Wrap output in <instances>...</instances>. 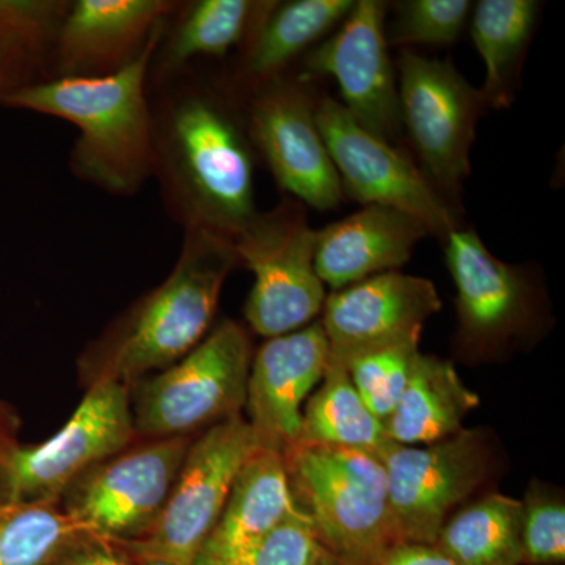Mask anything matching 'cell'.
Listing matches in <instances>:
<instances>
[{
    "instance_id": "obj_36",
    "label": "cell",
    "mask_w": 565,
    "mask_h": 565,
    "mask_svg": "<svg viewBox=\"0 0 565 565\" xmlns=\"http://www.w3.org/2000/svg\"><path fill=\"white\" fill-rule=\"evenodd\" d=\"M25 63L28 61H21V58L0 57V99L6 93L20 85L17 79Z\"/></svg>"
},
{
    "instance_id": "obj_37",
    "label": "cell",
    "mask_w": 565,
    "mask_h": 565,
    "mask_svg": "<svg viewBox=\"0 0 565 565\" xmlns=\"http://www.w3.org/2000/svg\"><path fill=\"white\" fill-rule=\"evenodd\" d=\"M321 565H344V564L340 563V561L334 559V557L330 556L329 553H327V556L323 557Z\"/></svg>"
},
{
    "instance_id": "obj_32",
    "label": "cell",
    "mask_w": 565,
    "mask_h": 565,
    "mask_svg": "<svg viewBox=\"0 0 565 565\" xmlns=\"http://www.w3.org/2000/svg\"><path fill=\"white\" fill-rule=\"evenodd\" d=\"M66 3L0 0V57L32 61L52 43Z\"/></svg>"
},
{
    "instance_id": "obj_13",
    "label": "cell",
    "mask_w": 565,
    "mask_h": 565,
    "mask_svg": "<svg viewBox=\"0 0 565 565\" xmlns=\"http://www.w3.org/2000/svg\"><path fill=\"white\" fill-rule=\"evenodd\" d=\"M403 128L427 174L441 191L457 193L471 172L476 122L484 111L481 93L451 62L404 51L399 58Z\"/></svg>"
},
{
    "instance_id": "obj_2",
    "label": "cell",
    "mask_w": 565,
    "mask_h": 565,
    "mask_svg": "<svg viewBox=\"0 0 565 565\" xmlns=\"http://www.w3.org/2000/svg\"><path fill=\"white\" fill-rule=\"evenodd\" d=\"M163 31L166 24L121 68L21 84L0 102L73 122L79 129L71 154L74 172L104 191L131 195L154 173V115L145 85Z\"/></svg>"
},
{
    "instance_id": "obj_22",
    "label": "cell",
    "mask_w": 565,
    "mask_h": 565,
    "mask_svg": "<svg viewBox=\"0 0 565 565\" xmlns=\"http://www.w3.org/2000/svg\"><path fill=\"white\" fill-rule=\"evenodd\" d=\"M353 3L352 0L264 2L245 40V81L256 88L280 77L297 55L345 20Z\"/></svg>"
},
{
    "instance_id": "obj_17",
    "label": "cell",
    "mask_w": 565,
    "mask_h": 565,
    "mask_svg": "<svg viewBox=\"0 0 565 565\" xmlns=\"http://www.w3.org/2000/svg\"><path fill=\"white\" fill-rule=\"evenodd\" d=\"M329 360L321 322L269 338L256 352L245 408L259 448L285 455L299 444L303 401L322 381Z\"/></svg>"
},
{
    "instance_id": "obj_8",
    "label": "cell",
    "mask_w": 565,
    "mask_h": 565,
    "mask_svg": "<svg viewBox=\"0 0 565 565\" xmlns=\"http://www.w3.org/2000/svg\"><path fill=\"white\" fill-rule=\"evenodd\" d=\"M259 448L243 415L192 440L162 514L150 533L120 544L140 565H195L245 460Z\"/></svg>"
},
{
    "instance_id": "obj_15",
    "label": "cell",
    "mask_w": 565,
    "mask_h": 565,
    "mask_svg": "<svg viewBox=\"0 0 565 565\" xmlns=\"http://www.w3.org/2000/svg\"><path fill=\"white\" fill-rule=\"evenodd\" d=\"M385 2L353 3L340 31L305 58L300 79L330 76L340 85L345 110L386 141L403 132L399 92L386 43Z\"/></svg>"
},
{
    "instance_id": "obj_30",
    "label": "cell",
    "mask_w": 565,
    "mask_h": 565,
    "mask_svg": "<svg viewBox=\"0 0 565 565\" xmlns=\"http://www.w3.org/2000/svg\"><path fill=\"white\" fill-rule=\"evenodd\" d=\"M326 550L302 508L233 555L203 565H321Z\"/></svg>"
},
{
    "instance_id": "obj_6",
    "label": "cell",
    "mask_w": 565,
    "mask_h": 565,
    "mask_svg": "<svg viewBox=\"0 0 565 565\" xmlns=\"http://www.w3.org/2000/svg\"><path fill=\"white\" fill-rule=\"evenodd\" d=\"M136 438L128 386L93 379L79 407L50 440L18 444L0 457V503L61 504L77 478Z\"/></svg>"
},
{
    "instance_id": "obj_34",
    "label": "cell",
    "mask_w": 565,
    "mask_h": 565,
    "mask_svg": "<svg viewBox=\"0 0 565 565\" xmlns=\"http://www.w3.org/2000/svg\"><path fill=\"white\" fill-rule=\"evenodd\" d=\"M381 565H455L434 545L397 544L390 550Z\"/></svg>"
},
{
    "instance_id": "obj_23",
    "label": "cell",
    "mask_w": 565,
    "mask_h": 565,
    "mask_svg": "<svg viewBox=\"0 0 565 565\" xmlns=\"http://www.w3.org/2000/svg\"><path fill=\"white\" fill-rule=\"evenodd\" d=\"M433 545L455 565H522V501L482 494L446 520Z\"/></svg>"
},
{
    "instance_id": "obj_25",
    "label": "cell",
    "mask_w": 565,
    "mask_h": 565,
    "mask_svg": "<svg viewBox=\"0 0 565 565\" xmlns=\"http://www.w3.org/2000/svg\"><path fill=\"white\" fill-rule=\"evenodd\" d=\"M537 14L539 2L533 0H481L475 7L471 39L486 65L484 85L479 90L486 106H511Z\"/></svg>"
},
{
    "instance_id": "obj_11",
    "label": "cell",
    "mask_w": 565,
    "mask_h": 565,
    "mask_svg": "<svg viewBox=\"0 0 565 565\" xmlns=\"http://www.w3.org/2000/svg\"><path fill=\"white\" fill-rule=\"evenodd\" d=\"M191 444V437H170L128 446L68 487L63 512L82 533L139 541L162 514Z\"/></svg>"
},
{
    "instance_id": "obj_33",
    "label": "cell",
    "mask_w": 565,
    "mask_h": 565,
    "mask_svg": "<svg viewBox=\"0 0 565 565\" xmlns=\"http://www.w3.org/2000/svg\"><path fill=\"white\" fill-rule=\"evenodd\" d=\"M50 565H140L118 542L81 533Z\"/></svg>"
},
{
    "instance_id": "obj_14",
    "label": "cell",
    "mask_w": 565,
    "mask_h": 565,
    "mask_svg": "<svg viewBox=\"0 0 565 565\" xmlns=\"http://www.w3.org/2000/svg\"><path fill=\"white\" fill-rule=\"evenodd\" d=\"M316 106L305 81L280 76L255 88L245 128L282 191L303 206L332 211L344 195L316 121Z\"/></svg>"
},
{
    "instance_id": "obj_20",
    "label": "cell",
    "mask_w": 565,
    "mask_h": 565,
    "mask_svg": "<svg viewBox=\"0 0 565 565\" xmlns=\"http://www.w3.org/2000/svg\"><path fill=\"white\" fill-rule=\"evenodd\" d=\"M299 509L285 457L273 449H256L234 478L221 519L203 545L195 565L233 555L269 533Z\"/></svg>"
},
{
    "instance_id": "obj_35",
    "label": "cell",
    "mask_w": 565,
    "mask_h": 565,
    "mask_svg": "<svg viewBox=\"0 0 565 565\" xmlns=\"http://www.w3.org/2000/svg\"><path fill=\"white\" fill-rule=\"evenodd\" d=\"M17 430V415L6 404L0 403V457L18 445Z\"/></svg>"
},
{
    "instance_id": "obj_29",
    "label": "cell",
    "mask_w": 565,
    "mask_h": 565,
    "mask_svg": "<svg viewBox=\"0 0 565 565\" xmlns=\"http://www.w3.org/2000/svg\"><path fill=\"white\" fill-rule=\"evenodd\" d=\"M525 565H563L565 561L564 494L544 482H531L522 501Z\"/></svg>"
},
{
    "instance_id": "obj_12",
    "label": "cell",
    "mask_w": 565,
    "mask_h": 565,
    "mask_svg": "<svg viewBox=\"0 0 565 565\" xmlns=\"http://www.w3.org/2000/svg\"><path fill=\"white\" fill-rule=\"evenodd\" d=\"M316 121L343 195L363 206L393 207L418 218L434 236L457 230V217L411 158L364 129L337 99L316 106Z\"/></svg>"
},
{
    "instance_id": "obj_5",
    "label": "cell",
    "mask_w": 565,
    "mask_h": 565,
    "mask_svg": "<svg viewBox=\"0 0 565 565\" xmlns=\"http://www.w3.org/2000/svg\"><path fill=\"white\" fill-rule=\"evenodd\" d=\"M252 341L223 321L172 366L137 382L131 404L137 435L191 437L241 416L247 401Z\"/></svg>"
},
{
    "instance_id": "obj_18",
    "label": "cell",
    "mask_w": 565,
    "mask_h": 565,
    "mask_svg": "<svg viewBox=\"0 0 565 565\" xmlns=\"http://www.w3.org/2000/svg\"><path fill=\"white\" fill-rule=\"evenodd\" d=\"M173 10L166 0H77L66 7L54 40L58 76H96L143 51Z\"/></svg>"
},
{
    "instance_id": "obj_9",
    "label": "cell",
    "mask_w": 565,
    "mask_h": 565,
    "mask_svg": "<svg viewBox=\"0 0 565 565\" xmlns=\"http://www.w3.org/2000/svg\"><path fill=\"white\" fill-rule=\"evenodd\" d=\"M445 243L457 291L459 352L486 362L534 340L545 308L533 275L498 259L473 228H457Z\"/></svg>"
},
{
    "instance_id": "obj_31",
    "label": "cell",
    "mask_w": 565,
    "mask_h": 565,
    "mask_svg": "<svg viewBox=\"0 0 565 565\" xmlns=\"http://www.w3.org/2000/svg\"><path fill=\"white\" fill-rule=\"evenodd\" d=\"M468 0H405L394 7V21L386 31V43L429 44L455 43L463 32L470 14Z\"/></svg>"
},
{
    "instance_id": "obj_3",
    "label": "cell",
    "mask_w": 565,
    "mask_h": 565,
    "mask_svg": "<svg viewBox=\"0 0 565 565\" xmlns=\"http://www.w3.org/2000/svg\"><path fill=\"white\" fill-rule=\"evenodd\" d=\"M237 264L232 241L185 230L172 274L134 308L93 379H111L129 388L188 355L206 337L223 282Z\"/></svg>"
},
{
    "instance_id": "obj_26",
    "label": "cell",
    "mask_w": 565,
    "mask_h": 565,
    "mask_svg": "<svg viewBox=\"0 0 565 565\" xmlns=\"http://www.w3.org/2000/svg\"><path fill=\"white\" fill-rule=\"evenodd\" d=\"M264 2L200 0L185 10L161 55V70L181 68L200 55L223 57L245 43Z\"/></svg>"
},
{
    "instance_id": "obj_1",
    "label": "cell",
    "mask_w": 565,
    "mask_h": 565,
    "mask_svg": "<svg viewBox=\"0 0 565 565\" xmlns=\"http://www.w3.org/2000/svg\"><path fill=\"white\" fill-rule=\"evenodd\" d=\"M154 173L185 230L233 241L258 215L247 128L214 93L188 90L154 120Z\"/></svg>"
},
{
    "instance_id": "obj_27",
    "label": "cell",
    "mask_w": 565,
    "mask_h": 565,
    "mask_svg": "<svg viewBox=\"0 0 565 565\" xmlns=\"http://www.w3.org/2000/svg\"><path fill=\"white\" fill-rule=\"evenodd\" d=\"M81 533L61 504L0 503V565H50Z\"/></svg>"
},
{
    "instance_id": "obj_21",
    "label": "cell",
    "mask_w": 565,
    "mask_h": 565,
    "mask_svg": "<svg viewBox=\"0 0 565 565\" xmlns=\"http://www.w3.org/2000/svg\"><path fill=\"white\" fill-rule=\"evenodd\" d=\"M478 405V394L463 384L452 362L419 353L385 423L386 434L397 445L437 444L462 430L465 416Z\"/></svg>"
},
{
    "instance_id": "obj_19",
    "label": "cell",
    "mask_w": 565,
    "mask_h": 565,
    "mask_svg": "<svg viewBox=\"0 0 565 565\" xmlns=\"http://www.w3.org/2000/svg\"><path fill=\"white\" fill-rule=\"evenodd\" d=\"M430 236L418 218L370 204L318 232L315 267L334 291L392 273L411 262L415 245Z\"/></svg>"
},
{
    "instance_id": "obj_10",
    "label": "cell",
    "mask_w": 565,
    "mask_h": 565,
    "mask_svg": "<svg viewBox=\"0 0 565 565\" xmlns=\"http://www.w3.org/2000/svg\"><path fill=\"white\" fill-rule=\"evenodd\" d=\"M379 457L399 544L433 545L446 520L489 481L494 467L482 429H462L430 445L390 444Z\"/></svg>"
},
{
    "instance_id": "obj_4",
    "label": "cell",
    "mask_w": 565,
    "mask_h": 565,
    "mask_svg": "<svg viewBox=\"0 0 565 565\" xmlns=\"http://www.w3.org/2000/svg\"><path fill=\"white\" fill-rule=\"evenodd\" d=\"M282 457L323 550L344 565H381L399 544L381 457L329 446H296Z\"/></svg>"
},
{
    "instance_id": "obj_7",
    "label": "cell",
    "mask_w": 565,
    "mask_h": 565,
    "mask_svg": "<svg viewBox=\"0 0 565 565\" xmlns=\"http://www.w3.org/2000/svg\"><path fill=\"white\" fill-rule=\"evenodd\" d=\"M316 239L303 204L286 199L273 211L258 212L233 241L239 264L255 277L244 308L253 332L280 337L321 313L326 289L316 273Z\"/></svg>"
},
{
    "instance_id": "obj_28",
    "label": "cell",
    "mask_w": 565,
    "mask_h": 565,
    "mask_svg": "<svg viewBox=\"0 0 565 565\" xmlns=\"http://www.w3.org/2000/svg\"><path fill=\"white\" fill-rule=\"evenodd\" d=\"M419 353V338H411L344 363L363 403L382 423L388 422L399 403Z\"/></svg>"
},
{
    "instance_id": "obj_24",
    "label": "cell",
    "mask_w": 565,
    "mask_h": 565,
    "mask_svg": "<svg viewBox=\"0 0 565 565\" xmlns=\"http://www.w3.org/2000/svg\"><path fill=\"white\" fill-rule=\"evenodd\" d=\"M390 444L385 424L363 403L344 364L330 356L321 388L305 407L296 446H329L379 456Z\"/></svg>"
},
{
    "instance_id": "obj_16",
    "label": "cell",
    "mask_w": 565,
    "mask_h": 565,
    "mask_svg": "<svg viewBox=\"0 0 565 565\" xmlns=\"http://www.w3.org/2000/svg\"><path fill=\"white\" fill-rule=\"evenodd\" d=\"M440 308L433 281L392 270L327 297L319 322L330 356L344 364L364 352L422 338L424 322Z\"/></svg>"
}]
</instances>
